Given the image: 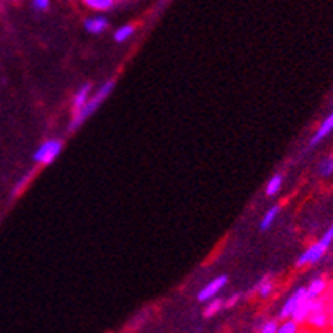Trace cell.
Wrapping results in <instances>:
<instances>
[{"mask_svg":"<svg viewBox=\"0 0 333 333\" xmlns=\"http://www.w3.org/2000/svg\"><path fill=\"white\" fill-rule=\"evenodd\" d=\"M113 88H114V80H107L104 83L102 87H99V90L94 94V96H90V99L87 101V104L83 105V107L79 110L77 114L71 116V121H70V133H73L77 131L79 127L85 123V121L90 118V116L96 113V110L101 107V104L105 101V99L109 97V94L113 92Z\"/></svg>","mask_w":333,"mask_h":333,"instance_id":"cell-1","label":"cell"},{"mask_svg":"<svg viewBox=\"0 0 333 333\" xmlns=\"http://www.w3.org/2000/svg\"><path fill=\"white\" fill-rule=\"evenodd\" d=\"M331 242H333V226H330L328 231L325 233L321 240L313 243V245L298 258L296 265H298V267H303V265H306V264H316L325 255L326 250H328V247L331 245Z\"/></svg>","mask_w":333,"mask_h":333,"instance_id":"cell-2","label":"cell"},{"mask_svg":"<svg viewBox=\"0 0 333 333\" xmlns=\"http://www.w3.org/2000/svg\"><path fill=\"white\" fill-rule=\"evenodd\" d=\"M62 148H63V143L60 140H48L36 150L32 158H34V162L40 165H49L57 160L60 152H62Z\"/></svg>","mask_w":333,"mask_h":333,"instance_id":"cell-3","label":"cell"},{"mask_svg":"<svg viewBox=\"0 0 333 333\" xmlns=\"http://www.w3.org/2000/svg\"><path fill=\"white\" fill-rule=\"evenodd\" d=\"M304 299H306V287H299L298 291H294L289 299L284 303V306L281 308V311H279V318L281 320H289L292 313L296 311V308L301 304Z\"/></svg>","mask_w":333,"mask_h":333,"instance_id":"cell-4","label":"cell"},{"mask_svg":"<svg viewBox=\"0 0 333 333\" xmlns=\"http://www.w3.org/2000/svg\"><path fill=\"white\" fill-rule=\"evenodd\" d=\"M226 282H228V277H226V275L216 277V279L208 282V284L202 287L201 292L197 294V299L201 303H208V301H211V299H214L216 294H218L226 286Z\"/></svg>","mask_w":333,"mask_h":333,"instance_id":"cell-5","label":"cell"},{"mask_svg":"<svg viewBox=\"0 0 333 333\" xmlns=\"http://www.w3.org/2000/svg\"><path fill=\"white\" fill-rule=\"evenodd\" d=\"M313 308H314V299H304V301L299 304V306L296 308V311L292 313V316L289 320L292 321H296V323H303V321H306L308 320V316L313 313Z\"/></svg>","mask_w":333,"mask_h":333,"instance_id":"cell-6","label":"cell"},{"mask_svg":"<svg viewBox=\"0 0 333 333\" xmlns=\"http://www.w3.org/2000/svg\"><path fill=\"white\" fill-rule=\"evenodd\" d=\"M333 131V113L328 116V118H326L323 123L320 124V127L318 130H316V133H314V136L311 138V143H309V146H316L318 145L320 141H323L326 136L330 135V133Z\"/></svg>","mask_w":333,"mask_h":333,"instance_id":"cell-7","label":"cell"},{"mask_svg":"<svg viewBox=\"0 0 333 333\" xmlns=\"http://www.w3.org/2000/svg\"><path fill=\"white\" fill-rule=\"evenodd\" d=\"M83 27L90 32V34H101L109 27V21L102 17V15H97V17H90L83 22Z\"/></svg>","mask_w":333,"mask_h":333,"instance_id":"cell-8","label":"cell"},{"mask_svg":"<svg viewBox=\"0 0 333 333\" xmlns=\"http://www.w3.org/2000/svg\"><path fill=\"white\" fill-rule=\"evenodd\" d=\"M90 92H92V85L90 83H85L83 87H80L77 94L73 96V114H77L79 110L87 104V101L90 99Z\"/></svg>","mask_w":333,"mask_h":333,"instance_id":"cell-9","label":"cell"},{"mask_svg":"<svg viewBox=\"0 0 333 333\" xmlns=\"http://www.w3.org/2000/svg\"><path fill=\"white\" fill-rule=\"evenodd\" d=\"M328 314H326V311L325 309H321V311H314V313H311L308 316V323L313 326V328H318V330H321V328H325L326 325H328Z\"/></svg>","mask_w":333,"mask_h":333,"instance_id":"cell-10","label":"cell"},{"mask_svg":"<svg viewBox=\"0 0 333 333\" xmlns=\"http://www.w3.org/2000/svg\"><path fill=\"white\" fill-rule=\"evenodd\" d=\"M326 289V282L325 279H314L311 284L306 287V298L308 299H318L323 291Z\"/></svg>","mask_w":333,"mask_h":333,"instance_id":"cell-11","label":"cell"},{"mask_svg":"<svg viewBox=\"0 0 333 333\" xmlns=\"http://www.w3.org/2000/svg\"><path fill=\"white\" fill-rule=\"evenodd\" d=\"M277 214H279V206H272L267 213L264 214V218H262V223H260V230H269L272 223L275 221L277 218Z\"/></svg>","mask_w":333,"mask_h":333,"instance_id":"cell-12","label":"cell"},{"mask_svg":"<svg viewBox=\"0 0 333 333\" xmlns=\"http://www.w3.org/2000/svg\"><path fill=\"white\" fill-rule=\"evenodd\" d=\"M133 32H135V26H131V24H126L123 27H119V29L114 32V41L116 43H124L126 40H130V38L133 36Z\"/></svg>","mask_w":333,"mask_h":333,"instance_id":"cell-13","label":"cell"},{"mask_svg":"<svg viewBox=\"0 0 333 333\" xmlns=\"http://www.w3.org/2000/svg\"><path fill=\"white\" fill-rule=\"evenodd\" d=\"M255 291L258 292V296H262V298H267L269 294L274 291V282H272L269 277H264L262 281L258 282L257 286H255Z\"/></svg>","mask_w":333,"mask_h":333,"instance_id":"cell-14","label":"cell"},{"mask_svg":"<svg viewBox=\"0 0 333 333\" xmlns=\"http://www.w3.org/2000/svg\"><path fill=\"white\" fill-rule=\"evenodd\" d=\"M221 308H225V301L221 298H214V299H211V301L208 303V306L204 308V316H213L216 314L218 311H221Z\"/></svg>","mask_w":333,"mask_h":333,"instance_id":"cell-15","label":"cell"},{"mask_svg":"<svg viewBox=\"0 0 333 333\" xmlns=\"http://www.w3.org/2000/svg\"><path fill=\"white\" fill-rule=\"evenodd\" d=\"M281 187H282V175L275 174L269 180L267 187H265V194H267V196H275V194L281 191Z\"/></svg>","mask_w":333,"mask_h":333,"instance_id":"cell-16","label":"cell"},{"mask_svg":"<svg viewBox=\"0 0 333 333\" xmlns=\"http://www.w3.org/2000/svg\"><path fill=\"white\" fill-rule=\"evenodd\" d=\"M277 333H299V325L292 320H284L277 326Z\"/></svg>","mask_w":333,"mask_h":333,"instance_id":"cell-17","label":"cell"},{"mask_svg":"<svg viewBox=\"0 0 333 333\" xmlns=\"http://www.w3.org/2000/svg\"><path fill=\"white\" fill-rule=\"evenodd\" d=\"M85 5L96 10H109L113 7V2H110V0H87Z\"/></svg>","mask_w":333,"mask_h":333,"instance_id":"cell-18","label":"cell"},{"mask_svg":"<svg viewBox=\"0 0 333 333\" xmlns=\"http://www.w3.org/2000/svg\"><path fill=\"white\" fill-rule=\"evenodd\" d=\"M320 174L323 177H330L333 174V157L325 158L323 162L320 163Z\"/></svg>","mask_w":333,"mask_h":333,"instance_id":"cell-19","label":"cell"},{"mask_svg":"<svg viewBox=\"0 0 333 333\" xmlns=\"http://www.w3.org/2000/svg\"><path fill=\"white\" fill-rule=\"evenodd\" d=\"M277 326H279L277 320H269V321H265L262 326H260L258 333H277Z\"/></svg>","mask_w":333,"mask_h":333,"instance_id":"cell-20","label":"cell"},{"mask_svg":"<svg viewBox=\"0 0 333 333\" xmlns=\"http://www.w3.org/2000/svg\"><path fill=\"white\" fill-rule=\"evenodd\" d=\"M31 5H32V9H36V10H48L49 2L48 0H34Z\"/></svg>","mask_w":333,"mask_h":333,"instance_id":"cell-21","label":"cell"},{"mask_svg":"<svg viewBox=\"0 0 333 333\" xmlns=\"http://www.w3.org/2000/svg\"><path fill=\"white\" fill-rule=\"evenodd\" d=\"M238 301H240V294H235V296H231L230 299L225 301V308H233Z\"/></svg>","mask_w":333,"mask_h":333,"instance_id":"cell-22","label":"cell"},{"mask_svg":"<svg viewBox=\"0 0 333 333\" xmlns=\"http://www.w3.org/2000/svg\"><path fill=\"white\" fill-rule=\"evenodd\" d=\"M328 323H330V325H331V326H333V316H331V318H330V320H328Z\"/></svg>","mask_w":333,"mask_h":333,"instance_id":"cell-23","label":"cell"},{"mask_svg":"<svg viewBox=\"0 0 333 333\" xmlns=\"http://www.w3.org/2000/svg\"><path fill=\"white\" fill-rule=\"evenodd\" d=\"M331 311H333V303H331Z\"/></svg>","mask_w":333,"mask_h":333,"instance_id":"cell-24","label":"cell"},{"mask_svg":"<svg viewBox=\"0 0 333 333\" xmlns=\"http://www.w3.org/2000/svg\"><path fill=\"white\" fill-rule=\"evenodd\" d=\"M331 333H333V331H331Z\"/></svg>","mask_w":333,"mask_h":333,"instance_id":"cell-25","label":"cell"}]
</instances>
